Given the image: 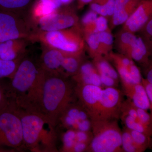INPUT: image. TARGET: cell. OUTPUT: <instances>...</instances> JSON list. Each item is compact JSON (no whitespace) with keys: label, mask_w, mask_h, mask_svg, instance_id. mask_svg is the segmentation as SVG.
I'll list each match as a JSON object with an SVG mask.
<instances>
[{"label":"cell","mask_w":152,"mask_h":152,"mask_svg":"<svg viewBox=\"0 0 152 152\" xmlns=\"http://www.w3.org/2000/svg\"><path fill=\"white\" fill-rule=\"evenodd\" d=\"M45 72L31 59L22 58L7 86L10 100L17 107L38 111Z\"/></svg>","instance_id":"1"},{"label":"cell","mask_w":152,"mask_h":152,"mask_svg":"<svg viewBox=\"0 0 152 152\" xmlns=\"http://www.w3.org/2000/svg\"><path fill=\"white\" fill-rule=\"evenodd\" d=\"M75 86L67 78L45 72L38 111L45 116L53 127L58 124L59 118L66 107L77 99Z\"/></svg>","instance_id":"2"},{"label":"cell","mask_w":152,"mask_h":152,"mask_svg":"<svg viewBox=\"0 0 152 152\" xmlns=\"http://www.w3.org/2000/svg\"><path fill=\"white\" fill-rule=\"evenodd\" d=\"M14 106L21 122L23 147L38 151H40V146H44L45 148L55 151L54 130H48L45 128L47 125L50 124L48 120L39 112Z\"/></svg>","instance_id":"3"},{"label":"cell","mask_w":152,"mask_h":152,"mask_svg":"<svg viewBox=\"0 0 152 152\" xmlns=\"http://www.w3.org/2000/svg\"><path fill=\"white\" fill-rule=\"evenodd\" d=\"M117 120L92 121L93 137L87 152H124L122 148V131Z\"/></svg>","instance_id":"4"},{"label":"cell","mask_w":152,"mask_h":152,"mask_svg":"<svg viewBox=\"0 0 152 152\" xmlns=\"http://www.w3.org/2000/svg\"><path fill=\"white\" fill-rule=\"evenodd\" d=\"M0 146L13 150L23 147L20 119L15 107L10 101L0 110Z\"/></svg>","instance_id":"5"},{"label":"cell","mask_w":152,"mask_h":152,"mask_svg":"<svg viewBox=\"0 0 152 152\" xmlns=\"http://www.w3.org/2000/svg\"><path fill=\"white\" fill-rule=\"evenodd\" d=\"M42 34L44 41L50 48L68 54H83L85 41L83 28L80 26Z\"/></svg>","instance_id":"6"},{"label":"cell","mask_w":152,"mask_h":152,"mask_svg":"<svg viewBox=\"0 0 152 152\" xmlns=\"http://www.w3.org/2000/svg\"><path fill=\"white\" fill-rule=\"evenodd\" d=\"M102 88L94 85L76 84L75 86V94L77 99L86 111L92 121L102 120Z\"/></svg>","instance_id":"7"},{"label":"cell","mask_w":152,"mask_h":152,"mask_svg":"<svg viewBox=\"0 0 152 152\" xmlns=\"http://www.w3.org/2000/svg\"><path fill=\"white\" fill-rule=\"evenodd\" d=\"M67 129L89 131L92 129V120L83 107L75 101L71 103L61 114L58 124Z\"/></svg>","instance_id":"8"},{"label":"cell","mask_w":152,"mask_h":152,"mask_svg":"<svg viewBox=\"0 0 152 152\" xmlns=\"http://www.w3.org/2000/svg\"><path fill=\"white\" fill-rule=\"evenodd\" d=\"M42 33L66 29L79 26V18L71 10L58 11L37 19Z\"/></svg>","instance_id":"9"},{"label":"cell","mask_w":152,"mask_h":152,"mask_svg":"<svg viewBox=\"0 0 152 152\" xmlns=\"http://www.w3.org/2000/svg\"><path fill=\"white\" fill-rule=\"evenodd\" d=\"M28 34V28L21 17L0 10V42L23 39Z\"/></svg>","instance_id":"10"},{"label":"cell","mask_w":152,"mask_h":152,"mask_svg":"<svg viewBox=\"0 0 152 152\" xmlns=\"http://www.w3.org/2000/svg\"><path fill=\"white\" fill-rule=\"evenodd\" d=\"M123 92L113 87L102 89L101 99L102 120H117L119 118L124 101Z\"/></svg>","instance_id":"11"},{"label":"cell","mask_w":152,"mask_h":152,"mask_svg":"<svg viewBox=\"0 0 152 152\" xmlns=\"http://www.w3.org/2000/svg\"><path fill=\"white\" fill-rule=\"evenodd\" d=\"M152 0H141L136 10L123 26V30L133 34L142 29L152 18Z\"/></svg>","instance_id":"12"},{"label":"cell","mask_w":152,"mask_h":152,"mask_svg":"<svg viewBox=\"0 0 152 152\" xmlns=\"http://www.w3.org/2000/svg\"><path fill=\"white\" fill-rule=\"evenodd\" d=\"M67 54L53 48L47 49L42 55L40 65L45 72L61 75L63 60Z\"/></svg>","instance_id":"13"},{"label":"cell","mask_w":152,"mask_h":152,"mask_svg":"<svg viewBox=\"0 0 152 152\" xmlns=\"http://www.w3.org/2000/svg\"><path fill=\"white\" fill-rule=\"evenodd\" d=\"M141 0H116L111 20L112 28L124 24Z\"/></svg>","instance_id":"14"},{"label":"cell","mask_w":152,"mask_h":152,"mask_svg":"<svg viewBox=\"0 0 152 152\" xmlns=\"http://www.w3.org/2000/svg\"><path fill=\"white\" fill-rule=\"evenodd\" d=\"M72 77L76 84L94 85L101 88L103 86L99 75L93 63L87 61L82 64L77 72Z\"/></svg>","instance_id":"15"},{"label":"cell","mask_w":152,"mask_h":152,"mask_svg":"<svg viewBox=\"0 0 152 152\" xmlns=\"http://www.w3.org/2000/svg\"><path fill=\"white\" fill-rule=\"evenodd\" d=\"M124 94L137 107L152 111V105L150 103L145 89L141 83L122 84Z\"/></svg>","instance_id":"16"},{"label":"cell","mask_w":152,"mask_h":152,"mask_svg":"<svg viewBox=\"0 0 152 152\" xmlns=\"http://www.w3.org/2000/svg\"><path fill=\"white\" fill-rule=\"evenodd\" d=\"M21 39L10 40L0 42V58L5 61H15L20 59L23 51Z\"/></svg>","instance_id":"17"},{"label":"cell","mask_w":152,"mask_h":152,"mask_svg":"<svg viewBox=\"0 0 152 152\" xmlns=\"http://www.w3.org/2000/svg\"><path fill=\"white\" fill-rule=\"evenodd\" d=\"M83 54H67L63 60L61 75L68 78L75 75L78 71L80 66L85 61Z\"/></svg>","instance_id":"18"},{"label":"cell","mask_w":152,"mask_h":152,"mask_svg":"<svg viewBox=\"0 0 152 152\" xmlns=\"http://www.w3.org/2000/svg\"><path fill=\"white\" fill-rule=\"evenodd\" d=\"M149 55L147 44L141 37H137L128 57L146 67L151 64L149 61Z\"/></svg>","instance_id":"19"},{"label":"cell","mask_w":152,"mask_h":152,"mask_svg":"<svg viewBox=\"0 0 152 152\" xmlns=\"http://www.w3.org/2000/svg\"><path fill=\"white\" fill-rule=\"evenodd\" d=\"M137 38L134 34L122 30L116 39V46L120 54L128 57Z\"/></svg>","instance_id":"20"},{"label":"cell","mask_w":152,"mask_h":152,"mask_svg":"<svg viewBox=\"0 0 152 152\" xmlns=\"http://www.w3.org/2000/svg\"><path fill=\"white\" fill-rule=\"evenodd\" d=\"M92 63L99 75H105L113 79L118 83L119 82L120 77L118 72L106 57L100 56L95 57L93 58Z\"/></svg>","instance_id":"21"},{"label":"cell","mask_w":152,"mask_h":152,"mask_svg":"<svg viewBox=\"0 0 152 152\" xmlns=\"http://www.w3.org/2000/svg\"><path fill=\"white\" fill-rule=\"evenodd\" d=\"M120 118L126 127L144 133L148 136L151 137L152 126L144 124L140 120L126 114H121Z\"/></svg>","instance_id":"22"},{"label":"cell","mask_w":152,"mask_h":152,"mask_svg":"<svg viewBox=\"0 0 152 152\" xmlns=\"http://www.w3.org/2000/svg\"><path fill=\"white\" fill-rule=\"evenodd\" d=\"M31 0H0V10L19 15L22 10L25 8Z\"/></svg>","instance_id":"23"},{"label":"cell","mask_w":152,"mask_h":152,"mask_svg":"<svg viewBox=\"0 0 152 152\" xmlns=\"http://www.w3.org/2000/svg\"><path fill=\"white\" fill-rule=\"evenodd\" d=\"M85 41L88 47L90 56L95 57L103 56L101 52L100 45L97 33H84Z\"/></svg>","instance_id":"24"},{"label":"cell","mask_w":152,"mask_h":152,"mask_svg":"<svg viewBox=\"0 0 152 152\" xmlns=\"http://www.w3.org/2000/svg\"><path fill=\"white\" fill-rule=\"evenodd\" d=\"M58 9L54 3L50 0H40L39 3L34 10L33 15L38 19L53 13Z\"/></svg>","instance_id":"25"},{"label":"cell","mask_w":152,"mask_h":152,"mask_svg":"<svg viewBox=\"0 0 152 152\" xmlns=\"http://www.w3.org/2000/svg\"><path fill=\"white\" fill-rule=\"evenodd\" d=\"M97 34L102 55L103 56L107 57L112 52L113 46V36L111 31L101 32Z\"/></svg>","instance_id":"26"},{"label":"cell","mask_w":152,"mask_h":152,"mask_svg":"<svg viewBox=\"0 0 152 152\" xmlns=\"http://www.w3.org/2000/svg\"><path fill=\"white\" fill-rule=\"evenodd\" d=\"M21 58L15 61H5L0 58V80L10 79L16 70Z\"/></svg>","instance_id":"27"},{"label":"cell","mask_w":152,"mask_h":152,"mask_svg":"<svg viewBox=\"0 0 152 152\" xmlns=\"http://www.w3.org/2000/svg\"><path fill=\"white\" fill-rule=\"evenodd\" d=\"M126 129L130 134L134 141L143 152L145 151L148 147L151 146V137L138 131L127 128Z\"/></svg>","instance_id":"28"},{"label":"cell","mask_w":152,"mask_h":152,"mask_svg":"<svg viewBox=\"0 0 152 152\" xmlns=\"http://www.w3.org/2000/svg\"><path fill=\"white\" fill-rule=\"evenodd\" d=\"M122 148L124 152H143L134 141L126 127L122 132Z\"/></svg>","instance_id":"29"},{"label":"cell","mask_w":152,"mask_h":152,"mask_svg":"<svg viewBox=\"0 0 152 152\" xmlns=\"http://www.w3.org/2000/svg\"><path fill=\"white\" fill-rule=\"evenodd\" d=\"M63 147L62 151L71 152L74 145L77 142L76 131L67 129L62 136Z\"/></svg>","instance_id":"30"},{"label":"cell","mask_w":152,"mask_h":152,"mask_svg":"<svg viewBox=\"0 0 152 152\" xmlns=\"http://www.w3.org/2000/svg\"><path fill=\"white\" fill-rule=\"evenodd\" d=\"M98 14L91 10L87 12L82 18L81 23L83 31L89 32L91 30L98 18Z\"/></svg>","instance_id":"31"},{"label":"cell","mask_w":152,"mask_h":152,"mask_svg":"<svg viewBox=\"0 0 152 152\" xmlns=\"http://www.w3.org/2000/svg\"><path fill=\"white\" fill-rule=\"evenodd\" d=\"M106 31H110L108 24L107 19L102 16L98 17L93 27V32L99 33Z\"/></svg>","instance_id":"32"},{"label":"cell","mask_w":152,"mask_h":152,"mask_svg":"<svg viewBox=\"0 0 152 152\" xmlns=\"http://www.w3.org/2000/svg\"><path fill=\"white\" fill-rule=\"evenodd\" d=\"M116 1V0H94L92 2L97 4L104 9L107 11L109 18L111 17L113 14Z\"/></svg>","instance_id":"33"},{"label":"cell","mask_w":152,"mask_h":152,"mask_svg":"<svg viewBox=\"0 0 152 152\" xmlns=\"http://www.w3.org/2000/svg\"><path fill=\"white\" fill-rule=\"evenodd\" d=\"M136 110L139 119L144 124L152 126V114L148 113L147 110L136 106Z\"/></svg>","instance_id":"34"},{"label":"cell","mask_w":152,"mask_h":152,"mask_svg":"<svg viewBox=\"0 0 152 152\" xmlns=\"http://www.w3.org/2000/svg\"><path fill=\"white\" fill-rule=\"evenodd\" d=\"M93 137L92 131H76L77 142H82L90 144Z\"/></svg>","instance_id":"35"},{"label":"cell","mask_w":152,"mask_h":152,"mask_svg":"<svg viewBox=\"0 0 152 152\" xmlns=\"http://www.w3.org/2000/svg\"><path fill=\"white\" fill-rule=\"evenodd\" d=\"M9 101L7 86L0 83V110L8 104Z\"/></svg>","instance_id":"36"},{"label":"cell","mask_w":152,"mask_h":152,"mask_svg":"<svg viewBox=\"0 0 152 152\" xmlns=\"http://www.w3.org/2000/svg\"><path fill=\"white\" fill-rule=\"evenodd\" d=\"M141 84L145 89L150 103L152 105V84L148 81L146 79H143L142 77Z\"/></svg>","instance_id":"37"},{"label":"cell","mask_w":152,"mask_h":152,"mask_svg":"<svg viewBox=\"0 0 152 152\" xmlns=\"http://www.w3.org/2000/svg\"><path fill=\"white\" fill-rule=\"evenodd\" d=\"M90 144L82 142H77L74 145L71 152H87Z\"/></svg>","instance_id":"38"},{"label":"cell","mask_w":152,"mask_h":152,"mask_svg":"<svg viewBox=\"0 0 152 152\" xmlns=\"http://www.w3.org/2000/svg\"><path fill=\"white\" fill-rule=\"evenodd\" d=\"M142 28L145 29L147 37L151 38L152 36V18L150 19Z\"/></svg>","instance_id":"39"},{"label":"cell","mask_w":152,"mask_h":152,"mask_svg":"<svg viewBox=\"0 0 152 152\" xmlns=\"http://www.w3.org/2000/svg\"><path fill=\"white\" fill-rule=\"evenodd\" d=\"M147 70L146 71V80L151 83L152 84V69L151 64H150L147 66Z\"/></svg>","instance_id":"40"},{"label":"cell","mask_w":152,"mask_h":152,"mask_svg":"<svg viewBox=\"0 0 152 152\" xmlns=\"http://www.w3.org/2000/svg\"><path fill=\"white\" fill-rule=\"evenodd\" d=\"M94 0H78L79 8L83 7L84 6L88 4H90Z\"/></svg>","instance_id":"41"},{"label":"cell","mask_w":152,"mask_h":152,"mask_svg":"<svg viewBox=\"0 0 152 152\" xmlns=\"http://www.w3.org/2000/svg\"><path fill=\"white\" fill-rule=\"evenodd\" d=\"M50 1L54 3L57 6L58 8V9L61 6V5L62 4L61 2L60 1V0H50Z\"/></svg>","instance_id":"42"},{"label":"cell","mask_w":152,"mask_h":152,"mask_svg":"<svg viewBox=\"0 0 152 152\" xmlns=\"http://www.w3.org/2000/svg\"><path fill=\"white\" fill-rule=\"evenodd\" d=\"M62 4H68L70 3L72 0H60Z\"/></svg>","instance_id":"43"},{"label":"cell","mask_w":152,"mask_h":152,"mask_svg":"<svg viewBox=\"0 0 152 152\" xmlns=\"http://www.w3.org/2000/svg\"><path fill=\"white\" fill-rule=\"evenodd\" d=\"M3 147H4L0 146V152H8V151H11V150H10L4 148Z\"/></svg>","instance_id":"44"}]
</instances>
